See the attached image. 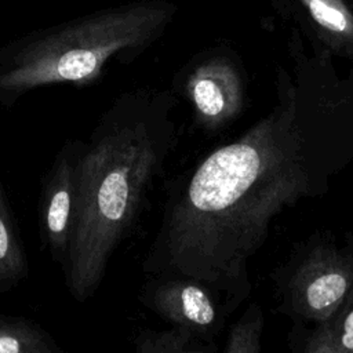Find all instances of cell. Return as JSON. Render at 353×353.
<instances>
[{"label": "cell", "instance_id": "obj_12", "mask_svg": "<svg viewBox=\"0 0 353 353\" xmlns=\"http://www.w3.org/2000/svg\"><path fill=\"white\" fill-rule=\"evenodd\" d=\"M138 353H214L215 342L201 339L190 330L174 325L170 330H143L134 338Z\"/></svg>", "mask_w": 353, "mask_h": 353}, {"label": "cell", "instance_id": "obj_13", "mask_svg": "<svg viewBox=\"0 0 353 353\" xmlns=\"http://www.w3.org/2000/svg\"><path fill=\"white\" fill-rule=\"evenodd\" d=\"M263 312L256 302H251L229 331L223 353H259L263 332Z\"/></svg>", "mask_w": 353, "mask_h": 353}, {"label": "cell", "instance_id": "obj_10", "mask_svg": "<svg viewBox=\"0 0 353 353\" xmlns=\"http://www.w3.org/2000/svg\"><path fill=\"white\" fill-rule=\"evenodd\" d=\"M29 276V261L0 174V294H6Z\"/></svg>", "mask_w": 353, "mask_h": 353}, {"label": "cell", "instance_id": "obj_7", "mask_svg": "<svg viewBox=\"0 0 353 353\" xmlns=\"http://www.w3.org/2000/svg\"><path fill=\"white\" fill-rule=\"evenodd\" d=\"M83 139H68L58 149L43 175L39 196V234L41 247L62 268L72 234L77 200V168Z\"/></svg>", "mask_w": 353, "mask_h": 353}, {"label": "cell", "instance_id": "obj_11", "mask_svg": "<svg viewBox=\"0 0 353 353\" xmlns=\"http://www.w3.org/2000/svg\"><path fill=\"white\" fill-rule=\"evenodd\" d=\"M57 339L25 316L0 313V353H63Z\"/></svg>", "mask_w": 353, "mask_h": 353}, {"label": "cell", "instance_id": "obj_8", "mask_svg": "<svg viewBox=\"0 0 353 353\" xmlns=\"http://www.w3.org/2000/svg\"><path fill=\"white\" fill-rule=\"evenodd\" d=\"M312 46L353 62V0H270Z\"/></svg>", "mask_w": 353, "mask_h": 353}, {"label": "cell", "instance_id": "obj_9", "mask_svg": "<svg viewBox=\"0 0 353 353\" xmlns=\"http://www.w3.org/2000/svg\"><path fill=\"white\" fill-rule=\"evenodd\" d=\"M291 349L303 353H353V284L335 312L312 330H303Z\"/></svg>", "mask_w": 353, "mask_h": 353}, {"label": "cell", "instance_id": "obj_6", "mask_svg": "<svg viewBox=\"0 0 353 353\" xmlns=\"http://www.w3.org/2000/svg\"><path fill=\"white\" fill-rule=\"evenodd\" d=\"M138 301L174 325L214 342L229 317L218 298L201 283L181 276H149Z\"/></svg>", "mask_w": 353, "mask_h": 353}, {"label": "cell", "instance_id": "obj_3", "mask_svg": "<svg viewBox=\"0 0 353 353\" xmlns=\"http://www.w3.org/2000/svg\"><path fill=\"white\" fill-rule=\"evenodd\" d=\"M178 10L168 0L138 1L7 46L0 50V106L52 84L97 83L110 59L128 63L160 39Z\"/></svg>", "mask_w": 353, "mask_h": 353}, {"label": "cell", "instance_id": "obj_2", "mask_svg": "<svg viewBox=\"0 0 353 353\" xmlns=\"http://www.w3.org/2000/svg\"><path fill=\"white\" fill-rule=\"evenodd\" d=\"M176 106L172 90L124 91L83 139L70 243L61 268L74 301L97 294L113 255L146 210L179 141Z\"/></svg>", "mask_w": 353, "mask_h": 353}, {"label": "cell", "instance_id": "obj_5", "mask_svg": "<svg viewBox=\"0 0 353 353\" xmlns=\"http://www.w3.org/2000/svg\"><path fill=\"white\" fill-rule=\"evenodd\" d=\"M176 80L192 106L194 123L205 134H218L244 109L245 70L237 52L228 46L197 52L179 70Z\"/></svg>", "mask_w": 353, "mask_h": 353}, {"label": "cell", "instance_id": "obj_4", "mask_svg": "<svg viewBox=\"0 0 353 353\" xmlns=\"http://www.w3.org/2000/svg\"><path fill=\"white\" fill-rule=\"evenodd\" d=\"M277 310L296 323L327 320L353 284V239L313 234L273 274Z\"/></svg>", "mask_w": 353, "mask_h": 353}, {"label": "cell", "instance_id": "obj_1", "mask_svg": "<svg viewBox=\"0 0 353 353\" xmlns=\"http://www.w3.org/2000/svg\"><path fill=\"white\" fill-rule=\"evenodd\" d=\"M290 63L276 73V103L237 139L219 146L167 186L142 270L189 277L230 314L251 292L250 263L273 221L319 197L353 165V68L310 50L292 26Z\"/></svg>", "mask_w": 353, "mask_h": 353}]
</instances>
